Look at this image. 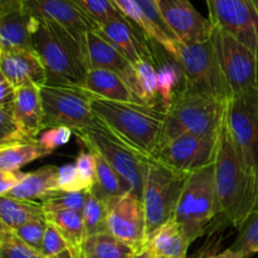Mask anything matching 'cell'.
<instances>
[{"mask_svg": "<svg viewBox=\"0 0 258 258\" xmlns=\"http://www.w3.org/2000/svg\"><path fill=\"white\" fill-rule=\"evenodd\" d=\"M43 103V130L68 127L73 131L92 125L96 116L91 107V96L75 86L45 85L40 88Z\"/></svg>", "mask_w": 258, "mask_h": 258, "instance_id": "9c48e42d", "label": "cell"}, {"mask_svg": "<svg viewBox=\"0 0 258 258\" xmlns=\"http://www.w3.org/2000/svg\"><path fill=\"white\" fill-rule=\"evenodd\" d=\"M88 191L54 190L40 201L44 213L75 211L82 213Z\"/></svg>", "mask_w": 258, "mask_h": 258, "instance_id": "836d02e7", "label": "cell"}, {"mask_svg": "<svg viewBox=\"0 0 258 258\" xmlns=\"http://www.w3.org/2000/svg\"><path fill=\"white\" fill-rule=\"evenodd\" d=\"M173 218L180 224L190 243L211 227L217 218L214 163L189 174Z\"/></svg>", "mask_w": 258, "mask_h": 258, "instance_id": "ba28073f", "label": "cell"}, {"mask_svg": "<svg viewBox=\"0 0 258 258\" xmlns=\"http://www.w3.org/2000/svg\"><path fill=\"white\" fill-rule=\"evenodd\" d=\"M58 166L47 165L32 173H27L22 181L7 196L19 201H42L44 197L58 189Z\"/></svg>", "mask_w": 258, "mask_h": 258, "instance_id": "d4e9b609", "label": "cell"}, {"mask_svg": "<svg viewBox=\"0 0 258 258\" xmlns=\"http://www.w3.org/2000/svg\"><path fill=\"white\" fill-rule=\"evenodd\" d=\"M238 229V237L231 247L232 251L239 253L243 258L258 253V211L251 214Z\"/></svg>", "mask_w": 258, "mask_h": 258, "instance_id": "e575fe53", "label": "cell"}, {"mask_svg": "<svg viewBox=\"0 0 258 258\" xmlns=\"http://www.w3.org/2000/svg\"><path fill=\"white\" fill-rule=\"evenodd\" d=\"M91 96L96 117L139 155L153 159L160 144L165 111L140 102H120Z\"/></svg>", "mask_w": 258, "mask_h": 258, "instance_id": "7a4b0ae2", "label": "cell"}, {"mask_svg": "<svg viewBox=\"0 0 258 258\" xmlns=\"http://www.w3.org/2000/svg\"><path fill=\"white\" fill-rule=\"evenodd\" d=\"M62 191H86L81 184L75 164H66L58 170V189Z\"/></svg>", "mask_w": 258, "mask_h": 258, "instance_id": "ee69618b", "label": "cell"}, {"mask_svg": "<svg viewBox=\"0 0 258 258\" xmlns=\"http://www.w3.org/2000/svg\"><path fill=\"white\" fill-rule=\"evenodd\" d=\"M37 218H44V211L39 202L19 201L8 196L0 197V219L12 231Z\"/></svg>", "mask_w": 258, "mask_h": 258, "instance_id": "83f0119b", "label": "cell"}, {"mask_svg": "<svg viewBox=\"0 0 258 258\" xmlns=\"http://www.w3.org/2000/svg\"><path fill=\"white\" fill-rule=\"evenodd\" d=\"M40 252L45 258H57L71 252V249L62 234L52 224L47 223V229H45Z\"/></svg>", "mask_w": 258, "mask_h": 258, "instance_id": "60d3db41", "label": "cell"}, {"mask_svg": "<svg viewBox=\"0 0 258 258\" xmlns=\"http://www.w3.org/2000/svg\"><path fill=\"white\" fill-rule=\"evenodd\" d=\"M178 63L186 90L208 96L222 103L233 97L222 71L212 39L199 43H179Z\"/></svg>", "mask_w": 258, "mask_h": 258, "instance_id": "8992f818", "label": "cell"}, {"mask_svg": "<svg viewBox=\"0 0 258 258\" xmlns=\"http://www.w3.org/2000/svg\"><path fill=\"white\" fill-rule=\"evenodd\" d=\"M73 131L68 127H52L47 128L42 135L39 136L38 141H39L40 145L44 149H47L48 151L53 153L57 148L64 145L70 141L71 136H72Z\"/></svg>", "mask_w": 258, "mask_h": 258, "instance_id": "7bdbcfd3", "label": "cell"}, {"mask_svg": "<svg viewBox=\"0 0 258 258\" xmlns=\"http://www.w3.org/2000/svg\"><path fill=\"white\" fill-rule=\"evenodd\" d=\"M204 258H243V257H242L239 253H237V252L232 251L231 248H228V249H226L224 252H222V253L212 254V256L204 257Z\"/></svg>", "mask_w": 258, "mask_h": 258, "instance_id": "7dc6e473", "label": "cell"}, {"mask_svg": "<svg viewBox=\"0 0 258 258\" xmlns=\"http://www.w3.org/2000/svg\"><path fill=\"white\" fill-rule=\"evenodd\" d=\"M91 153L95 156L96 163V185L92 189H95L97 193L107 199L127 193L128 189L126 184L113 170L112 166L105 160V158L96 151H91Z\"/></svg>", "mask_w": 258, "mask_h": 258, "instance_id": "1f68e13d", "label": "cell"}, {"mask_svg": "<svg viewBox=\"0 0 258 258\" xmlns=\"http://www.w3.org/2000/svg\"><path fill=\"white\" fill-rule=\"evenodd\" d=\"M212 24L231 34L258 58V0H206Z\"/></svg>", "mask_w": 258, "mask_h": 258, "instance_id": "7c38bea8", "label": "cell"}, {"mask_svg": "<svg viewBox=\"0 0 258 258\" xmlns=\"http://www.w3.org/2000/svg\"><path fill=\"white\" fill-rule=\"evenodd\" d=\"M154 52V66L158 76V90H159V106L164 111L168 110L176 96L185 88L184 75L179 63L173 57L168 54L164 48L159 47V58L155 50V42H153Z\"/></svg>", "mask_w": 258, "mask_h": 258, "instance_id": "7402d4cb", "label": "cell"}, {"mask_svg": "<svg viewBox=\"0 0 258 258\" xmlns=\"http://www.w3.org/2000/svg\"><path fill=\"white\" fill-rule=\"evenodd\" d=\"M218 135L184 134L161 145L153 159L174 170L191 174L214 163Z\"/></svg>", "mask_w": 258, "mask_h": 258, "instance_id": "4fadbf2b", "label": "cell"}, {"mask_svg": "<svg viewBox=\"0 0 258 258\" xmlns=\"http://www.w3.org/2000/svg\"><path fill=\"white\" fill-rule=\"evenodd\" d=\"M75 165L77 168L83 189L86 191L92 190L93 186L96 185V163L93 154L90 150L80 153V155L76 159Z\"/></svg>", "mask_w": 258, "mask_h": 258, "instance_id": "b9f144b4", "label": "cell"}, {"mask_svg": "<svg viewBox=\"0 0 258 258\" xmlns=\"http://www.w3.org/2000/svg\"><path fill=\"white\" fill-rule=\"evenodd\" d=\"M47 223L52 224L68 243L75 258H80L85 243V226L82 213L75 211L44 213Z\"/></svg>", "mask_w": 258, "mask_h": 258, "instance_id": "484cf974", "label": "cell"}, {"mask_svg": "<svg viewBox=\"0 0 258 258\" xmlns=\"http://www.w3.org/2000/svg\"><path fill=\"white\" fill-rule=\"evenodd\" d=\"M134 258H153V254H151L150 251H149V249L145 247V248L141 249L140 252H138V253H136V256Z\"/></svg>", "mask_w": 258, "mask_h": 258, "instance_id": "f907efd6", "label": "cell"}, {"mask_svg": "<svg viewBox=\"0 0 258 258\" xmlns=\"http://www.w3.org/2000/svg\"><path fill=\"white\" fill-rule=\"evenodd\" d=\"M52 154L37 140H23L0 146V170L17 171L37 159Z\"/></svg>", "mask_w": 258, "mask_h": 258, "instance_id": "4316f807", "label": "cell"}, {"mask_svg": "<svg viewBox=\"0 0 258 258\" xmlns=\"http://www.w3.org/2000/svg\"><path fill=\"white\" fill-rule=\"evenodd\" d=\"M108 232L116 238L141 251L145 248V212L141 198L131 191L108 199Z\"/></svg>", "mask_w": 258, "mask_h": 258, "instance_id": "5bb4252c", "label": "cell"}, {"mask_svg": "<svg viewBox=\"0 0 258 258\" xmlns=\"http://www.w3.org/2000/svg\"><path fill=\"white\" fill-rule=\"evenodd\" d=\"M226 118L242 164L258 188V91L233 96Z\"/></svg>", "mask_w": 258, "mask_h": 258, "instance_id": "30bf717a", "label": "cell"}, {"mask_svg": "<svg viewBox=\"0 0 258 258\" xmlns=\"http://www.w3.org/2000/svg\"><path fill=\"white\" fill-rule=\"evenodd\" d=\"M80 88L103 100L139 102L126 81L117 73L107 70H88Z\"/></svg>", "mask_w": 258, "mask_h": 258, "instance_id": "603a6c76", "label": "cell"}, {"mask_svg": "<svg viewBox=\"0 0 258 258\" xmlns=\"http://www.w3.org/2000/svg\"><path fill=\"white\" fill-rule=\"evenodd\" d=\"M25 174L27 173H23L20 170H0V197L9 194L22 181Z\"/></svg>", "mask_w": 258, "mask_h": 258, "instance_id": "f6af8a7d", "label": "cell"}, {"mask_svg": "<svg viewBox=\"0 0 258 258\" xmlns=\"http://www.w3.org/2000/svg\"><path fill=\"white\" fill-rule=\"evenodd\" d=\"M189 174L174 170L155 159H150L143 189L146 236L153 234L175 213Z\"/></svg>", "mask_w": 258, "mask_h": 258, "instance_id": "52a82bcc", "label": "cell"}, {"mask_svg": "<svg viewBox=\"0 0 258 258\" xmlns=\"http://www.w3.org/2000/svg\"><path fill=\"white\" fill-rule=\"evenodd\" d=\"M189 246L190 241L180 224L171 218L149 236L145 247L153 258H186Z\"/></svg>", "mask_w": 258, "mask_h": 258, "instance_id": "cb8c5ba5", "label": "cell"}, {"mask_svg": "<svg viewBox=\"0 0 258 258\" xmlns=\"http://www.w3.org/2000/svg\"><path fill=\"white\" fill-rule=\"evenodd\" d=\"M140 251L106 232L85 239L82 253L90 258H134Z\"/></svg>", "mask_w": 258, "mask_h": 258, "instance_id": "f1b7e54d", "label": "cell"}, {"mask_svg": "<svg viewBox=\"0 0 258 258\" xmlns=\"http://www.w3.org/2000/svg\"><path fill=\"white\" fill-rule=\"evenodd\" d=\"M85 55L88 70H107L117 73L126 81L136 97V80L134 66L96 30L88 32L86 34Z\"/></svg>", "mask_w": 258, "mask_h": 258, "instance_id": "ac0fdd59", "label": "cell"}, {"mask_svg": "<svg viewBox=\"0 0 258 258\" xmlns=\"http://www.w3.org/2000/svg\"><path fill=\"white\" fill-rule=\"evenodd\" d=\"M83 13L96 24L102 25L117 18H125L121 14L112 0H73Z\"/></svg>", "mask_w": 258, "mask_h": 258, "instance_id": "d590c367", "label": "cell"}, {"mask_svg": "<svg viewBox=\"0 0 258 258\" xmlns=\"http://www.w3.org/2000/svg\"><path fill=\"white\" fill-rule=\"evenodd\" d=\"M25 12L34 18L50 20L70 30L85 48V37L97 29V24L90 19L73 0H22Z\"/></svg>", "mask_w": 258, "mask_h": 258, "instance_id": "2e32d148", "label": "cell"}, {"mask_svg": "<svg viewBox=\"0 0 258 258\" xmlns=\"http://www.w3.org/2000/svg\"><path fill=\"white\" fill-rule=\"evenodd\" d=\"M27 140L20 133L13 115L12 105L0 107V146Z\"/></svg>", "mask_w": 258, "mask_h": 258, "instance_id": "ab89813d", "label": "cell"}, {"mask_svg": "<svg viewBox=\"0 0 258 258\" xmlns=\"http://www.w3.org/2000/svg\"><path fill=\"white\" fill-rule=\"evenodd\" d=\"M2 54H3V49L0 48V59H2Z\"/></svg>", "mask_w": 258, "mask_h": 258, "instance_id": "db71d44e", "label": "cell"}, {"mask_svg": "<svg viewBox=\"0 0 258 258\" xmlns=\"http://www.w3.org/2000/svg\"><path fill=\"white\" fill-rule=\"evenodd\" d=\"M0 258H45L42 252L18 238L14 232L0 242Z\"/></svg>", "mask_w": 258, "mask_h": 258, "instance_id": "74e56055", "label": "cell"}, {"mask_svg": "<svg viewBox=\"0 0 258 258\" xmlns=\"http://www.w3.org/2000/svg\"><path fill=\"white\" fill-rule=\"evenodd\" d=\"M14 95L15 87L0 71V107L12 105L13 100H14Z\"/></svg>", "mask_w": 258, "mask_h": 258, "instance_id": "bcb514c9", "label": "cell"}, {"mask_svg": "<svg viewBox=\"0 0 258 258\" xmlns=\"http://www.w3.org/2000/svg\"><path fill=\"white\" fill-rule=\"evenodd\" d=\"M227 105L184 88L165 111V123L159 148L184 134H218L226 117Z\"/></svg>", "mask_w": 258, "mask_h": 258, "instance_id": "277c9868", "label": "cell"}, {"mask_svg": "<svg viewBox=\"0 0 258 258\" xmlns=\"http://www.w3.org/2000/svg\"><path fill=\"white\" fill-rule=\"evenodd\" d=\"M112 2L113 4L117 7V9L120 10L121 14H122L128 22L133 23V24L135 25V27H138L141 32L145 33L153 42H155L156 44H159L161 48H164V49L168 52V54L178 62L179 49L174 48L173 45H170L165 39H164L163 35L156 30V28L154 27L153 23L148 19L145 13H144L143 10H141V8L136 4L135 0H112Z\"/></svg>", "mask_w": 258, "mask_h": 258, "instance_id": "f546056e", "label": "cell"}, {"mask_svg": "<svg viewBox=\"0 0 258 258\" xmlns=\"http://www.w3.org/2000/svg\"><path fill=\"white\" fill-rule=\"evenodd\" d=\"M214 49L233 96L258 91V58L247 45L214 27Z\"/></svg>", "mask_w": 258, "mask_h": 258, "instance_id": "8fae6325", "label": "cell"}, {"mask_svg": "<svg viewBox=\"0 0 258 258\" xmlns=\"http://www.w3.org/2000/svg\"><path fill=\"white\" fill-rule=\"evenodd\" d=\"M134 71H135L138 100L146 105L159 106L158 76L154 63L150 60H140L134 64Z\"/></svg>", "mask_w": 258, "mask_h": 258, "instance_id": "d6a6232c", "label": "cell"}, {"mask_svg": "<svg viewBox=\"0 0 258 258\" xmlns=\"http://www.w3.org/2000/svg\"><path fill=\"white\" fill-rule=\"evenodd\" d=\"M57 258H75V256H73V254L71 253V252H68V253L63 254V256H60V257H57Z\"/></svg>", "mask_w": 258, "mask_h": 258, "instance_id": "816d5d0a", "label": "cell"}, {"mask_svg": "<svg viewBox=\"0 0 258 258\" xmlns=\"http://www.w3.org/2000/svg\"><path fill=\"white\" fill-rule=\"evenodd\" d=\"M14 120L27 140H37L43 130V103L40 87L24 85L15 88L12 102Z\"/></svg>", "mask_w": 258, "mask_h": 258, "instance_id": "ffe728a7", "label": "cell"}, {"mask_svg": "<svg viewBox=\"0 0 258 258\" xmlns=\"http://www.w3.org/2000/svg\"><path fill=\"white\" fill-rule=\"evenodd\" d=\"M0 71L15 88L24 85L42 88L48 83L47 71L34 50H3Z\"/></svg>", "mask_w": 258, "mask_h": 258, "instance_id": "d6986e66", "label": "cell"}, {"mask_svg": "<svg viewBox=\"0 0 258 258\" xmlns=\"http://www.w3.org/2000/svg\"><path fill=\"white\" fill-rule=\"evenodd\" d=\"M45 229H47V221H45L44 217V218L33 219V221L15 228L13 232L24 243L40 252L42 251V243L43 238H44Z\"/></svg>", "mask_w": 258, "mask_h": 258, "instance_id": "8d00e7d4", "label": "cell"}, {"mask_svg": "<svg viewBox=\"0 0 258 258\" xmlns=\"http://www.w3.org/2000/svg\"><path fill=\"white\" fill-rule=\"evenodd\" d=\"M75 135L88 150L96 151L105 158L122 179L128 191L139 198L143 197L144 183L150 159L139 155L130 146L113 135L97 117L92 125L76 131Z\"/></svg>", "mask_w": 258, "mask_h": 258, "instance_id": "5b68a950", "label": "cell"}, {"mask_svg": "<svg viewBox=\"0 0 258 258\" xmlns=\"http://www.w3.org/2000/svg\"><path fill=\"white\" fill-rule=\"evenodd\" d=\"M96 32L111 43L133 66L140 60L154 63L153 40L126 18H117L98 25Z\"/></svg>", "mask_w": 258, "mask_h": 258, "instance_id": "e0dca14e", "label": "cell"}, {"mask_svg": "<svg viewBox=\"0 0 258 258\" xmlns=\"http://www.w3.org/2000/svg\"><path fill=\"white\" fill-rule=\"evenodd\" d=\"M33 50L42 60L47 85L81 87L87 75L83 44L60 24L30 17Z\"/></svg>", "mask_w": 258, "mask_h": 258, "instance_id": "3957f363", "label": "cell"}, {"mask_svg": "<svg viewBox=\"0 0 258 258\" xmlns=\"http://www.w3.org/2000/svg\"><path fill=\"white\" fill-rule=\"evenodd\" d=\"M135 3L141 8V10L145 13L148 19L153 23V25L156 28V30L163 35L164 39H165L169 44L173 45L174 48L179 49L178 40H176V38L174 37L171 30L169 29L168 25L164 22L158 4H156V0H135Z\"/></svg>", "mask_w": 258, "mask_h": 258, "instance_id": "f35d334b", "label": "cell"}, {"mask_svg": "<svg viewBox=\"0 0 258 258\" xmlns=\"http://www.w3.org/2000/svg\"><path fill=\"white\" fill-rule=\"evenodd\" d=\"M156 4L178 43H199L212 38L214 25L189 0H156Z\"/></svg>", "mask_w": 258, "mask_h": 258, "instance_id": "9a60e30c", "label": "cell"}, {"mask_svg": "<svg viewBox=\"0 0 258 258\" xmlns=\"http://www.w3.org/2000/svg\"><path fill=\"white\" fill-rule=\"evenodd\" d=\"M214 193L217 217L222 216L237 228L258 211V188L242 164L226 117L214 156Z\"/></svg>", "mask_w": 258, "mask_h": 258, "instance_id": "6da1fadb", "label": "cell"}, {"mask_svg": "<svg viewBox=\"0 0 258 258\" xmlns=\"http://www.w3.org/2000/svg\"><path fill=\"white\" fill-rule=\"evenodd\" d=\"M108 199L92 189L87 193L82 211L85 239L108 232Z\"/></svg>", "mask_w": 258, "mask_h": 258, "instance_id": "4dcf8cb0", "label": "cell"}, {"mask_svg": "<svg viewBox=\"0 0 258 258\" xmlns=\"http://www.w3.org/2000/svg\"><path fill=\"white\" fill-rule=\"evenodd\" d=\"M18 4H22V0H0V10L8 9Z\"/></svg>", "mask_w": 258, "mask_h": 258, "instance_id": "c3c4849f", "label": "cell"}, {"mask_svg": "<svg viewBox=\"0 0 258 258\" xmlns=\"http://www.w3.org/2000/svg\"><path fill=\"white\" fill-rule=\"evenodd\" d=\"M0 48L33 50L30 15L22 4L0 10Z\"/></svg>", "mask_w": 258, "mask_h": 258, "instance_id": "44dd1931", "label": "cell"}, {"mask_svg": "<svg viewBox=\"0 0 258 258\" xmlns=\"http://www.w3.org/2000/svg\"><path fill=\"white\" fill-rule=\"evenodd\" d=\"M80 258H90V257H88V256H86V254H83V253H81Z\"/></svg>", "mask_w": 258, "mask_h": 258, "instance_id": "f5cc1de1", "label": "cell"}, {"mask_svg": "<svg viewBox=\"0 0 258 258\" xmlns=\"http://www.w3.org/2000/svg\"><path fill=\"white\" fill-rule=\"evenodd\" d=\"M12 232H13L12 229H10L9 227L5 226L4 222H3L2 219H0V242H2L3 239L5 238V237L9 236V234L12 233Z\"/></svg>", "mask_w": 258, "mask_h": 258, "instance_id": "681fc988", "label": "cell"}]
</instances>
